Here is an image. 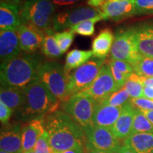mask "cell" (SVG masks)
Masks as SVG:
<instances>
[{"label":"cell","instance_id":"4fadbf2b","mask_svg":"<svg viewBox=\"0 0 153 153\" xmlns=\"http://www.w3.org/2000/svg\"><path fill=\"white\" fill-rule=\"evenodd\" d=\"M21 49L24 53H34L41 46L44 33L28 24H22L16 29Z\"/></svg>","mask_w":153,"mask_h":153},{"label":"cell","instance_id":"1f68e13d","mask_svg":"<svg viewBox=\"0 0 153 153\" xmlns=\"http://www.w3.org/2000/svg\"><path fill=\"white\" fill-rule=\"evenodd\" d=\"M135 15L153 14V0H135Z\"/></svg>","mask_w":153,"mask_h":153},{"label":"cell","instance_id":"9a60e30c","mask_svg":"<svg viewBox=\"0 0 153 153\" xmlns=\"http://www.w3.org/2000/svg\"><path fill=\"white\" fill-rule=\"evenodd\" d=\"M133 29L137 52L153 58V24H140Z\"/></svg>","mask_w":153,"mask_h":153},{"label":"cell","instance_id":"52a82bcc","mask_svg":"<svg viewBox=\"0 0 153 153\" xmlns=\"http://www.w3.org/2000/svg\"><path fill=\"white\" fill-rule=\"evenodd\" d=\"M106 59L94 57L76 68L68 76V90L70 97L89 87L98 76Z\"/></svg>","mask_w":153,"mask_h":153},{"label":"cell","instance_id":"f1b7e54d","mask_svg":"<svg viewBox=\"0 0 153 153\" xmlns=\"http://www.w3.org/2000/svg\"><path fill=\"white\" fill-rule=\"evenodd\" d=\"M104 20L103 16H100L96 18L84 21L79 24L75 25L70 29L74 33L84 36H91L95 32V24L96 23Z\"/></svg>","mask_w":153,"mask_h":153},{"label":"cell","instance_id":"d4e9b609","mask_svg":"<svg viewBox=\"0 0 153 153\" xmlns=\"http://www.w3.org/2000/svg\"><path fill=\"white\" fill-rule=\"evenodd\" d=\"M53 31L55 30L51 29L44 33V38L41 46L42 53L48 58L51 59L57 58L63 54L55 39Z\"/></svg>","mask_w":153,"mask_h":153},{"label":"cell","instance_id":"7a4b0ae2","mask_svg":"<svg viewBox=\"0 0 153 153\" xmlns=\"http://www.w3.org/2000/svg\"><path fill=\"white\" fill-rule=\"evenodd\" d=\"M41 62L38 54L24 52L10 60L1 62V87L24 89L38 78V68Z\"/></svg>","mask_w":153,"mask_h":153},{"label":"cell","instance_id":"44dd1931","mask_svg":"<svg viewBox=\"0 0 153 153\" xmlns=\"http://www.w3.org/2000/svg\"><path fill=\"white\" fill-rule=\"evenodd\" d=\"M114 38L113 32L109 28L101 30L92 42L91 51L93 52V56L97 58L106 59L107 55L111 53Z\"/></svg>","mask_w":153,"mask_h":153},{"label":"cell","instance_id":"e575fe53","mask_svg":"<svg viewBox=\"0 0 153 153\" xmlns=\"http://www.w3.org/2000/svg\"><path fill=\"white\" fill-rule=\"evenodd\" d=\"M35 153H51L52 150L47 139V134L45 132L42 136L38 140L34 148Z\"/></svg>","mask_w":153,"mask_h":153},{"label":"cell","instance_id":"3957f363","mask_svg":"<svg viewBox=\"0 0 153 153\" xmlns=\"http://www.w3.org/2000/svg\"><path fill=\"white\" fill-rule=\"evenodd\" d=\"M26 101L19 111V115L24 118H43L58 111L60 101L45 87L39 78L24 89Z\"/></svg>","mask_w":153,"mask_h":153},{"label":"cell","instance_id":"ab89813d","mask_svg":"<svg viewBox=\"0 0 153 153\" xmlns=\"http://www.w3.org/2000/svg\"><path fill=\"white\" fill-rule=\"evenodd\" d=\"M140 77L143 85L145 87L153 88V77H145L143 76H140Z\"/></svg>","mask_w":153,"mask_h":153},{"label":"cell","instance_id":"836d02e7","mask_svg":"<svg viewBox=\"0 0 153 153\" xmlns=\"http://www.w3.org/2000/svg\"><path fill=\"white\" fill-rule=\"evenodd\" d=\"M108 65L114 67L118 71L125 74L128 77H129L134 72L133 68L132 67L131 64L126 62V61L123 60H109L108 61Z\"/></svg>","mask_w":153,"mask_h":153},{"label":"cell","instance_id":"cb8c5ba5","mask_svg":"<svg viewBox=\"0 0 153 153\" xmlns=\"http://www.w3.org/2000/svg\"><path fill=\"white\" fill-rule=\"evenodd\" d=\"M92 56V51L74 49L69 52L66 56V62L64 66L67 76H68L72 70L76 69L85 65Z\"/></svg>","mask_w":153,"mask_h":153},{"label":"cell","instance_id":"7c38bea8","mask_svg":"<svg viewBox=\"0 0 153 153\" xmlns=\"http://www.w3.org/2000/svg\"><path fill=\"white\" fill-rule=\"evenodd\" d=\"M104 20L120 22L135 15L134 0H111L101 7Z\"/></svg>","mask_w":153,"mask_h":153},{"label":"cell","instance_id":"ffe728a7","mask_svg":"<svg viewBox=\"0 0 153 153\" xmlns=\"http://www.w3.org/2000/svg\"><path fill=\"white\" fill-rule=\"evenodd\" d=\"M19 7L4 1L0 3V29L16 30L22 25Z\"/></svg>","mask_w":153,"mask_h":153},{"label":"cell","instance_id":"4316f807","mask_svg":"<svg viewBox=\"0 0 153 153\" xmlns=\"http://www.w3.org/2000/svg\"><path fill=\"white\" fill-rule=\"evenodd\" d=\"M123 87L128 91L131 99H137L143 97L144 85L141 81L140 75L135 72H133L129 76Z\"/></svg>","mask_w":153,"mask_h":153},{"label":"cell","instance_id":"d590c367","mask_svg":"<svg viewBox=\"0 0 153 153\" xmlns=\"http://www.w3.org/2000/svg\"><path fill=\"white\" fill-rule=\"evenodd\" d=\"M13 111L0 101V120L2 124H6L10 119Z\"/></svg>","mask_w":153,"mask_h":153},{"label":"cell","instance_id":"ac0fdd59","mask_svg":"<svg viewBox=\"0 0 153 153\" xmlns=\"http://www.w3.org/2000/svg\"><path fill=\"white\" fill-rule=\"evenodd\" d=\"M45 132L43 118L31 120L24 126L22 128L23 152L34 150L36 142Z\"/></svg>","mask_w":153,"mask_h":153},{"label":"cell","instance_id":"7bdbcfd3","mask_svg":"<svg viewBox=\"0 0 153 153\" xmlns=\"http://www.w3.org/2000/svg\"><path fill=\"white\" fill-rule=\"evenodd\" d=\"M115 153H135V152H134L133 150H131V149L128 148V147L125 146L124 145H123L119 149H118L117 152H116Z\"/></svg>","mask_w":153,"mask_h":153},{"label":"cell","instance_id":"f546056e","mask_svg":"<svg viewBox=\"0 0 153 153\" xmlns=\"http://www.w3.org/2000/svg\"><path fill=\"white\" fill-rule=\"evenodd\" d=\"M131 100L128 91L124 87L120 88L105 99L101 103L113 106H123Z\"/></svg>","mask_w":153,"mask_h":153},{"label":"cell","instance_id":"484cf974","mask_svg":"<svg viewBox=\"0 0 153 153\" xmlns=\"http://www.w3.org/2000/svg\"><path fill=\"white\" fill-rule=\"evenodd\" d=\"M140 133H153V125L142 111L136 110L134 116L131 135Z\"/></svg>","mask_w":153,"mask_h":153},{"label":"cell","instance_id":"681fc988","mask_svg":"<svg viewBox=\"0 0 153 153\" xmlns=\"http://www.w3.org/2000/svg\"><path fill=\"white\" fill-rule=\"evenodd\" d=\"M134 1H135V0H134Z\"/></svg>","mask_w":153,"mask_h":153},{"label":"cell","instance_id":"603a6c76","mask_svg":"<svg viewBox=\"0 0 153 153\" xmlns=\"http://www.w3.org/2000/svg\"><path fill=\"white\" fill-rule=\"evenodd\" d=\"M26 97L24 89L1 87L0 101L11 108L13 111H19L24 106Z\"/></svg>","mask_w":153,"mask_h":153},{"label":"cell","instance_id":"8992f818","mask_svg":"<svg viewBox=\"0 0 153 153\" xmlns=\"http://www.w3.org/2000/svg\"><path fill=\"white\" fill-rule=\"evenodd\" d=\"M99 103L88 96L76 93L62 103V111L66 113L80 127L85 129L94 126L93 116Z\"/></svg>","mask_w":153,"mask_h":153},{"label":"cell","instance_id":"ee69618b","mask_svg":"<svg viewBox=\"0 0 153 153\" xmlns=\"http://www.w3.org/2000/svg\"><path fill=\"white\" fill-rule=\"evenodd\" d=\"M145 116L148 118V119L150 120L153 125V111H142Z\"/></svg>","mask_w":153,"mask_h":153},{"label":"cell","instance_id":"9c48e42d","mask_svg":"<svg viewBox=\"0 0 153 153\" xmlns=\"http://www.w3.org/2000/svg\"><path fill=\"white\" fill-rule=\"evenodd\" d=\"M110 56L111 60L126 61L130 64L142 57L137 52L133 27L122 29L116 33Z\"/></svg>","mask_w":153,"mask_h":153},{"label":"cell","instance_id":"8d00e7d4","mask_svg":"<svg viewBox=\"0 0 153 153\" xmlns=\"http://www.w3.org/2000/svg\"><path fill=\"white\" fill-rule=\"evenodd\" d=\"M51 1L57 8V7H68L77 4L82 2L83 0H51Z\"/></svg>","mask_w":153,"mask_h":153},{"label":"cell","instance_id":"d6986e66","mask_svg":"<svg viewBox=\"0 0 153 153\" xmlns=\"http://www.w3.org/2000/svg\"><path fill=\"white\" fill-rule=\"evenodd\" d=\"M0 148L1 151L9 153H22V128L17 126L1 131Z\"/></svg>","mask_w":153,"mask_h":153},{"label":"cell","instance_id":"74e56055","mask_svg":"<svg viewBox=\"0 0 153 153\" xmlns=\"http://www.w3.org/2000/svg\"><path fill=\"white\" fill-rule=\"evenodd\" d=\"M107 0H87V4L95 9H101L103 5L106 3Z\"/></svg>","mask_w":153,"mask_h":153},{"label":"cell","instance_id":"bcb514c9","mask_svg":"<svg viewBox=\"0 0 153 153\" xmlns=\"http://www.w3.org/2000/svg\"><path fill=\"white\" fill-rule=\"evenodd\" d=\"M23 153H35V152H34V150H31V151H28V152H23Z\"/></svg>","mask_w":153,"mask_h":153},{"label":"cell","instance_id":"4dcf8cb0","mask_svg":"<svg viewBox=\"0 0 153 153\" xmlns=\"http://www.w3.org/2000/svg\"><path fill=\"white\" fill-rule=\"evenodd\" d=\"M54 36L62 53H65L70 48L74 40V33L71 29L58 32L54 34Z\"/></svg>","mask_w":153,"mask_h":153},{"label":"cell","instance_id":"30bf717a","mask_svg":"<svg viewBox=\"0 0 153 153\" xmlns=\"http://www.w3.org/2000/svg\"><path fill=\"white\" fill-rule=\"evenodd\" d=\"M83 130L85 133L87 150L94 149L115 153L122 146L120 140L115 136L109 128L92 126Z\"/></svg>","mask_w":153,"mask_h":153},{"label":"cell","instance_id":"ba28073f","mask_svg":"<svg viewBox=\"0 0 153 153\" xmlns=\"http://www.w3.org/2000/svg\"><path fill=\"white\" fill-rule=\"evenodd\" d=\"M103 16L102 11L89 6H79L67 9L55 14L53 29L58 33L70 29L84 21Z\"/></svg>","mask_w":153,"mask_h":153},{"label":"cell","instance_id":"60d3db41","mask_svg":"<svg viewBox=\"0 0 153 153\" xmlns=\"http://www.w3.org/2000/svg\"><path fill=\"white\" fill-rule=\"evenodd\" d=\"M26 1V0H1V1H4V2L9 4L11 5L18 6V7L22 6Z\"/></svg>","mask_w":153,"mask_h":153},{"label":"cell","instance_id":"f6af8a7d","mask_svg":"<svg viewBox=\"0 0 153 153\" xmlns=\"http://www.w3.org/2000/svg\"><path fill=\"white\" fill-rule=\"evenodd\" d=\"M87 153H111V152H105V151H101V150H94V149H89V150H87Z\"/></svg>","mask_w":153,"mask_h":153},{"label":"cell","instance_id":"83f0119b","mask_svg":"<svg viewBox=\"0 0 153 153\" xmlns=\"http://www.w3.org/2000/svg\"><path fill=\"white\" fill-rule=\"evenodd\" d=\"M134 72L145 77H153V58L142 56L131 64Z\"/></svg>","mask_w":153,"mask_h":153},{"label":"cell","instance_id":"8fae6325","mask_svg":"<svg viewBox=\"0 0 153 153\" xmlns=\"http://www.w3.org/2000/svg\"><path fill=\"white\" fill-rule=\"evenodd\" d=\"M120 89V87L114 80L109 65L106 63L101 68L95 81L87 89L78 93L91 97L99 104Z\"/></svg>","mask_w":153,"mask_h":153},{"label":"cell","instance_id":"7dc6e473","mask_svg":"<svg viewBox=\"0 0 153 153\" xmlns=\"http://www.w3.org/2000/svg\"><path fill=\"white\" fill-rule=\"evenodd\" d=\"M0 153H9V152H4V151H1V152H0Z\"/></svg>","mask_w":153,"mask_h":153},{"label":"cell","instance_id":"2e32d148","mask_svg":"<svg viewBox=\"0 0 153 153\" xmlns=\"http://www.w3.org/2000/svg\"><path fill=\"white\" fill-rule=\"evenodd\" d=\"M135 111L136 109L133 108L130 101L122 107L119 118L111 129L113 134L120 140H125L131 135Z\"/></svg>","mask_w":153,"mask_h":153},{"label":"cell","instance_id":"5b68a950","mask_svg":"<svg viewBox=\"0 0 153 153\" xmlns=\"http://www.w3.org/2000/svg\"><path fill=\"white\" fill-rule=\"evenodd\" d=\"M40 80L61 103L70 98L68 90V76L65 67L53 61L41 62L37 70Z\"/></svg>","mask_w":153,"mask_h":153},{"label":"cell","instance_id":"e0dca14e","mask_svg":"<svg viewBox=\"0 0 153 153\" xmlns=\"http://www.w3.org/2000/svg\"><path fill=\"white\" fill-rule=\"evenodd\" d=\"M122 107L123 106H113L99 103L96 106L94 113V126L111 129L121 114Z\"/></svg>","mask_w":153,"mask_h":153},{"label":"cell","instance_id":"d6a6232c","mask_svg":"<svg viewBox=\"0 0 153 153\" xmlns=\"http://www.w3.org/2000/svg\"><path fill=\"white\" fill-rule=\"evenodd\" d=\"M130 103L134 108L140 111H153V100L140 97L137 99H131Z\"/></svg>","mask_w":153,"mask_h":153},{"label":"cell","instance_id":"7402d4cb","mask_svg":"<svg viewBox=\"0 0 153 153\" xmlns=\"http://www.w3.org/2000/svg\"><path fill=\"white\" fill-rule=\"evenodd\" d=\"M123 145L135 153H153V133H135L124 140Z\"/></svg>","mask_w":153,"mask_h":153},{"label":"cell","instance_id":"c3c4849f","mask_svg":"<svg viewBox=\"0 0 153 153\" xmlns=\"http://www.w3.org/2000/svg\"><path fill=\"white\" fill-rule=\"evenodd\" d=\"M107 1H111V0H107Z\"/></svg>","mask_w":153,"mask_h":153},{"label":"cell","instance_id":"b9f144b4","mask_svg":"<svg viewBox=\"0 0 153 153\" xmlns=\"http://www.w3.org/2000/svg\"><path fill=\"white\" fill-rule=\"evenodd\" d=\"M60 153H85V148L84 147H79V148H76L68 150Z\"/></svg>","mask_w":153,"mask_h":153},{"label":"cell","instance_id":"5bb4252c","mask_svg":"<svg viewBox=\"0 0 153 153\" xmlns=\"http://www.w3.org/2000/svg\"><path fill=\"white\" fill-rule=\"evenodd\" d=\"M16 30H4L0 32L1 62H7L22 53Z\"/></svg>","mask_w":153,"mask_h":153},{"label":"cell","instance_id":"6da1fadb","mask_svg":"<svg viewBox=\"0 0 153 153\" xmlns=\"http://www.w3.org/2000/svg\"><path fill=\"white\" fill-rule=\"evenodd\" d=\"M47 139L53 152L60 153L84 147L85 133L83 128L62 111H57L43 118Z\"/></svg>","mask_w":153,"mask_h":153},{"label":"cell","instance_id":"f35d334b","mask_svg":"<svg viewBox=\"0 0 153 153\" xmlns=\"http://www.w3.org/2000/svg\"><path fill=\"white\" fill-rule=\"evenodd\" d=\"M142 97L150 99V100H153V88H151L149 87H145L144 86Z\"/></svg>","mask_w":153,"mask_h":153},{"label":"cell","instance_id":"277c9868","mask_svg":"<svg viewBox=\"0 0 153 153\" xmlns=\"http://www.w3.org/2000/svg\"><path fill=\"white\" fill-rule=\"evenodd\" d=\"M56 7L51 0H26L19 7L22 23L33 26L45 33L52 29Z\"/></svg>","mask_w":153,"mask_h":153}]
</instances>
